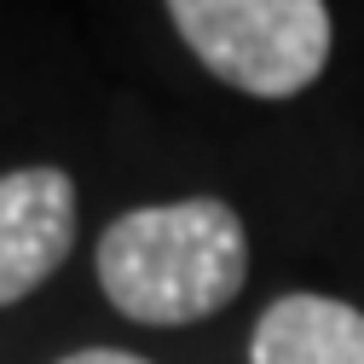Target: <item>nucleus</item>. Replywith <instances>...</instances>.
I'll return each instance as SVG.
<instances>
[{
    "mask_svg": "<svg viewBox=\"0 0 364 364\" xmlns=\"http://www.w3.org/2000/svg\"><path fill=\"white\" fill-rule=\"evenodd\" d=\"M249 278V237L232 203L186 197L151 203L105 225L99 284L133 324L179 330L232 306Z\"/></svg>",
    "mask_w": 364,
    "mask_h": 364,
    "instance_id": "obj_1",
    "label": "nucleus"
},
{
    "mask_svg": "<svg viewBox=\"0 0 364 364\" xmlns=\"http://www.w3.org/2000/svg\"><path fill=\"white\" fill-rule=\"evenodd\" d=\"M249 364H364V312L336 295H284L260 312Z\"/></svg>",
    "mask_w": 364,
    "mask_h": 364,
    "instance_id": "obj_4",
    "label": "nucleus"
},
{
    "mask_svg": "<svg viewBox=\"0 0 364 364\" xmlns=\"http://www.w3.org/2000/svg\"><path fill=\"white\" fill-rule=\"evenodd\" d=\"M197 64L249 99H295L330 64L324 0H168Z\"/></svg>",
    "mask_w": 364,
    "mask_h": 364,
    "instance_id": "obj_2",
    "label": "nucleus"
},
{
    "mask_svg": "<svg viewBox=\"0 0 364 364\" xmlns=\"http://www.w3.org/2000/svg\"><path fill=\"white\" fill-rule=\"evenodd\" d=\"M75 249V179L53 162L0 173V306H18Z\"/></svg>",
    "mask_w": 364,
    "mask_h": 364,
    "instance_id": "obj_3",
    "label": "nucleus"
},
{
    "mask_svg": "<svg viewBox=\"0 0 364 364\" xmlns=\"http://www.w3.org/2000/svg\"><path fill=\"white\" fill-rule=\"evenodd\" d=\"M58 364H151V358L122 353V347H81V353H70V358H58Z\"/></svg>",
    "mask_w": 364,
    "mask_h": 364,
    "instance_id": "obj_5",
    "label": "nucleus"
}]
</instances>
